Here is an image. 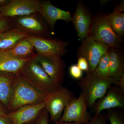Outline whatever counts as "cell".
Segmentation results:
<instances>
[{
	"mask_svg": "<svg viewBox=\"0 0 124 124\" xmlns=\"http://www.w3.org/2000/svg\"><path fill=\"white\" fill-rule=\"evenodd\" d=\"M124 3L122 1L116 6L113 12L108 14L112 27L120 38L124 36Z\"/></svg>",
	"mask_w": 124,
	"mask_h": 124,
	"instance_id": "ffe728a7",
	"label": "cell"
},
{
	"mask_svg": "<svg viewBox=\"0 0 124 124\" xmlns=\"http://www.w3.org/2000/svg\"><path fill=\"white\" fill-rule=\"evenodd\" d=\"M24 124H36V120H35V121H32V122H29V123Z\"/></svg>",
	"mask_w": 124,
	"mask_h": 124,
	"instance_id": "836d02e7",
	"label": "cell"
},
{
	"mask_svg": "<svg viewBox=\"0 0 124 124\" xmlns=\"http://www.w3.org/2000/svg\"><path fill=\"white\" fill-rule=\"evenodd\" d=\"M11 0H0V7L6 5L10 2Z\"/></svg>",
	"mask_w": 124,
	"mask_h": 124,
	"instance_id": "1f68e13d",
	"label": "cell"
},
{
	"mask_svg": "<svg viewBox=\"0 0 124 124\" xmlns=\"http://www.w3.org/2000/svg\"><path fill=\"white\" fill-rule=\"evenodd\" d=\"M31 59L18 58L11 55L8 50L0 51V71L19 73L24 64Z\"/></svg>",
	"mask_w": 124,
	"mask_h": 124,
	"instance_id": "ac0fdd59",
	"label": "cell"
},
{
	"mask_svg": "<svg viewBox=\"0 0 124 124\" xmlns=\"http://www.w3.org/2000/svg\"><path fill=\"white\" fill-rule=\"evenodd\" d=\"M26 38L31 42L38 54L62 57L67 52L66 48L68 43L67 41L30 35Z\"/></svg>",
	"mask_w": 124,
	"mask_h": 124,
	"instance_id": "9c48e42d",
	"label": "cell"
},
{
	"mask_svg": "<svg viewBox=\"0 0 124 124\" xmlns=\"http://www.w3.org/2000/svg\"><path fill=\"white\" fill-rule=\"evenodd\" d=\"M118 88L123 93H124V75L119 81L117 85Z\"/></svg>",
	"mask_w": 124,
	"mask_h": 124,
	"instance_id": "4dcf8cb0",
	"label": "cell"
},
{
	"mask_svg": "<svg viewBox=\"0 0 124 124\" xmlns=\"http://www.w3.org/2000/svg\"><path fill=\"white\" fill-rule=\"evenodd\" d=\"M89 36L102 42L110 49H119L123 39L116 35L112 27L108 15L100 14L93 17Z\"/></svg>",
	"mask_w": 124,
	"mask_h": 124,
	"instance_id": "277c9868",
	"label": "cell"
},
{
	"mask_svg": "<svg viewBox=\"0 0 124 124\" xmlns=\"http://www.w3.org/2000/svg\"><path fill=\"white\" fill-rule=\"evenodd\" d=\"M88 108L84 96L81 93L79 97L73 98L67 105L59 121L87 124L92 118Z\"/></svg>",
	"mask_w": 124,
	"mask_h": 124,
	"instance_id": "ba28073f",
	"label": "cell"
},
{
	"mask_svg": "<svg viewBox=\"0 0 124 124\" xmlns=\"http://www.w3.org/2000/svg\"><path fill=\"white\" fill-rule=\"evenodd\" d=\"M93 18L84 2L79 0L75 11L72 17L71 22L77 35L81 42L88 36Z\"/></svg>",
	"mask_w": 124,
	"mask_h": 124,
	"instance_id": "7c38bea8",
	"label": "cell"
},
{
	"mask_svg": "<svg viewBox=\"0 0 124 124\" xmlns=\"http://www.w3.org/2000/svg\"><path fill=\"white\" fill-rule=\"evenodd\" d=\"M107 119L105 113L95 115L88 123L86 124H107Z\"/></svg>",
	"mask_w": 124,
	"mask_h": 124,
	"instance_id": "4316f807",
	"label": "cell"
},
{
	"mask_svg": "<svg viewBox=\"0 0 124 124\" xmlns=\"http://www.w3.org/2000/svg\"><path fill=\"white\" fill-rule=\"evenodd\" d=\"M106 115L110 124H124V115L117 111L109 109Z\"/></svg>",
	"mask_w": 124,
	"mask_h": 124,
	"instance_id": "603a6c76",
	"label": "cell"
},
{
	"mask_svg": "<svg viewBox=\"0 0 124 124\" xmlns=\"http://www.w3.org/2000/svg\"><path fill=\"white\" fill-rule=\"evenodd\" d=\"M109 54V77L118 85L119 81L124 75V54L117 48L110 49Z\"/></svg>",
	"mask_w": 124,
	"mask_h": 124,
	"instance_id": "e0dca14e",
	"label": "cell"
},
{
	"mask_svg": "<svg viewBox=\"0 0 124 124\" xmlns=\"http://www.w3.org/2000/svg\"><path fill=\"white\" fill-rule=\"evenodd\" d=\"M13 27L11 18L0 15V32H2Z\"/></svg>",
	"mask_w": 124,
	"mask_h": 124,
	"instance_id": "d4e9b609",
	"label": "cell"
},
{
	"mask_svg": "<svg viewBox=\"0 0 124 124\" xmlns=\"http://www.w3.org/2000/svg\"><path fill=\"white\" fill-rule=\"evenodd\" d=\"M109 50L101 58L97 66L95 72L98 76L102 79L107 80H113L109 77Z\"/></svg>",
	"mask_w": 124,
	"mask_h": 124,
	"instance_id": "7402d4cb",
	"label": "cell"
},
{
	"mask_svg": "<svg viewBox=\"0 0 124 124\" xmlns=\"http://www.w3.org/2000/svg\"><path fill=\"white\" fill-rule=\"evenodd\" d=\"M0 124H13L11 120L6 116L0 117Z\"/></svg>",
	"mask_w": 124,
	"mask_h": 124,
	"instance_id": "f546056e",
	"label": "cell"
},
{
	"mask_svg": "<svg viewBox=\"0 0 124 124\" xmlns=\"http://www.w3.org/2000/svg\"><path fill=\"white\" fill-rule=\"evenodd\" d=\"M33 59L38 62L46 74L58 85H62L65 75L66 65L62 57L35 54Z\"/></svg>",
	"mask_w": 124,
	"mask_h": 124,
	"instance_id": "30bf717a",
	"label": "cell"
},
{
	"mask_svg": "<svg viewBox=\"0 0 124 124\" xmlns=\"http://www.w3.org/2000/svg\"><path fill=\"white\" fill-rule=\"evenodd\" d=\"M13 27L26 32L31 35L51 38V31L48 24L39 14L11 18Z\"/></svg>",
	"mask_w": 124,
	"mask_h": 124,
	"instance_id": "5b68a950",
	"label": "cell"
},
{
	"mask_svg": "<svg viewBox=\"0 0 124 124\" xmlns=\"http://www.w3.org/2000/svg\"><path fill=\"white\" fill-rule=\"evenodd\" d=\"M113 84L117 85L118 83L113 80L102 79L95 71L86 73L78 83L88 107L93 106L98 100L103 97Z\"/></svg>",
	"mask_w": 124,
	"mask_h": 124,
	"instance_id": "7a4b0ae2",
	"label": "cell"
},
{
	"mask_svg": "<svg viewBox=\"0 0 124 124\" xmlns=\"http://www.w3.org/2000/svg\"><path fill=\"white\" fill-rule=\"evenodd\" d=\"M95 115L101 114L103 110L116 108H124V94L116 86H111L103 97L94 104Z\"/></svg>",
	"mask_w": 124,
	"mask_h": 124,
	"instance_id": "5bb4252c",
	"label": "cell"
},
{
	"mask_svg": "<svg viewBox=\"0 0 124 124\" xmlns=\"http://www.w3.org/2000/svg\"><path fill=\"white\" fill-rule=\"evenodd\" d=\"M9 112L8 109L0 102V117L5 116Z\"/></svg>",
	"mask_w": 124,
	"mask_h": 124,
	"instance_id": "f1b7e54d",
	"label": "cell"
},
{
	"mask_svg": "<svg viewBox=\"0 0 124 124\" xmlns=\"http://www.w3.org/2000/svg\"><path fill=\"white\" fill-rule=\"evenodd\" d=\"M49 116L45 108L41 111L36 119V124H49Z\"/></svg>",
	"mask_w": 124,
	"mask_h": 124,
	"instance_id": "484cf974",
	"label": "cell"
},
{
	"mask_svg": "<svg viewBox=\"0 0 124 124\" xmlns=\"http://www.w3.org/2000/svg\"><path fill=\"white\" fill-rule=\"evenodd\" d=\"M34 46L27 38H23L18 41L8 51L16 58L21 59H33L35 54L33 51Z\"/></svg>",
	"mask_w": 124,
	"mask_h": 124,
	"instance_id": "44dd1931",
	"label": "cell"
},
{
	"mask_svg": "<svg viewBox=\"0 0 124 124\" xmlns=\"http://www.w3.org/2000/svg\"><path fill=\"white\" fill-rule=\"evenodd\" d=\"M45 108V102L25 105L13 111L9 112L6 116L13 124H24L36 119L40 112Z\"/></svg>",
	"mask_w": 124,
	"mask_h": 124,
	"instance_id": "9a60e30c",
	"label": "cell"
},
{
	"mask_svg": "<svg viewBox=\"0 0 124 124\" xmlns=\"http://www.w3.org/2000/svg\"><path fill=\"white\" fill-rule=\"evenodd\" d=\"M19 73L23 79L46 96L53 93L62 86L54 82L40 64L33 59L26 62Z\"/></svg>",
	"mask_w": 124,
	"mask_h": 124,
	"instance_id": "6da1fadb",
	"label": "cell"
},
{
	"mask_svg": "<svg viewBox=\"0 0 124 124\" xmlns=\"http://www.w3.org/2000/svg\"><path fill=\"white\" fill-rule=\"evenodd\" d=\"M77 65L82 71L88 72L89 70V65L87 60L85 58L80 57L78 58Z\"/></svg>",
	"mask_w": 124,
	"mask_h": 124,
	"instance_id": "83f0119b",
	"label": "cell"
},
{
	"mask_svg": "<svg viewBox=\"0 0 124 124\" xmlns=\"http://www.w3.org/2000/svg\"><path fill=\"white\" fill-rule=\"evenodd\" d=\"M46 97L23 79L18 73L14 85L13 92L8 110L10 112L25 105L44 101Z\"/></svg>",
	"mask_w": 124,
	"mask_h": 124,
	"instance_id": "3957f363",
	"label": "cell"
},
{
	"mask_svg": "<svg viewBox=\"0 0 124 124\" xmlns=\"http://www.w3.org/2000/svg\"><path fill=\"white\" fill-rule=\"evenodd\" d=\"M51 124H81L77 123H73V122H61L60 121H58L53 123H51Z\"/></svg>",
	"mask_w": 124,
	"mask_h": 124,
	"instance_id": "d6a6232c",
	"label": "cell"
},
{
	"mask_svg": "<svg viewBox=\"0 0 124 124\" xmlns=\"http://www.w3.org/2000/svg\"><path fill=\"white\" fill-rule=\"evenodd\" d=\"M40 8L39 14L48 24L51 31H54L58 20H64L67 22H71L72 16L70 12L55 7L50 0L40 1Z\"/></svg>",
	"mask_w": 124,
	"mask_h": 124,
	"instance_id": "4fadbf2b",
	"label": "cell"
},
{
	"mask_svg": "<svg viewBox=\"0 0 124 124\" xmlns=\"http://www.w3.org/2000/svg\"><path fill=\"white\" fill-rule=\"evenodd\" d=\"M110 48L100 41L89 36L82 41L77 50V57L85 58L88 62L89 70L86 73L95 71L99 62Z\"/></svg>",
	"mask_w": 124,
	"mask_h": 124,
	"instance_id": "52a82bcc",
	"label": "cell"
},
{
	"mask_svg": "<svg viewBox=\"0 0 124 124\" xmlns=\"http://www.w3.org/2000/svg\"><path fill=\"white\" fill-rule=\"evenodd\" d=\"M29 34L13 27L0 32V51L10 49L20 40L26 38Z\"/></svg>",
	"mask_w": 124,
	"mask_h": 124,
	"instance_id": "d6986e66",
	"label": "cell"
},
{
	"mask_svg": "<svg viewBox=\"0 0 124 124\" xmlns=\"http://www.w3.org/2000/svg\"><path fill=\"white\" fill-rule=\"evenodd\" d=\"M74 98L71 91L62 85L53 93L46 97L45 108L52 123L59 121L64 108Z\"/></svg>",
	"mask_w": 124,
	"mask_h": 124,
	"instance_id": "8992f818",
	"label": "cell"
},
{
	"mask_svg": "<svg viewBox=\"0 0 124 124\" xmlns=\"http://www.w3.org/2000/svg\"><path fill=\"white\" fill-rule=\"evenodd\" d=\"M39 0H11L6 5L0 7V15L12 18L39 13Z\"/></svg>",
	"mask_w": 124,
	"mask_h": 124,
	"instance_id": "8fae6325",
	"label": "cell"
},
{
	"mask_svg": "<svg viewBox=\"0 0 124 124\" xmlns=\"http://www.w3.org/2000/svg\"><path fill=\"white\" fill-rule=\"evenodd\" d=\"M18 73L0 71V102L7 109L13 95L14 85Z\"/></svg>",
	"mask_w": 124,
	"mask_h": 124,
	"instance_id": "2e32d148",
	"label": "cell"
},
{
	"mask_svg": "<svg viewBox=\"0 0 124 124\" xmlns=\"http://www.w3.org/2000/svg\"><path fill=\"white\" fill-rule=\"evenodd\" d=\"M69 74L71 77L76 80L81 79L83 77V71L77 64H73L69 67Z\"/></svg>",
	"mask_w": 124,
	"mask_h": 124,
	"instance_id": "cb8c5ba5",
	"label": "cell"
}]
</instances>
